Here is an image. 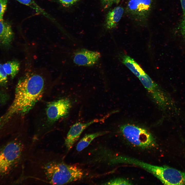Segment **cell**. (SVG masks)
<instances>
[{
  "mask_svg": "<svg viewBox=\"0 0 185 185\" xmlns=\"http://www.w3.org/2000/svg\"><path fill=\"white\" fill-rule=\"evenodd\" d=\"M108 132L107 131L100 132L86 135L78 143L76 146L77 150L78 152L81 151L87 147L95 138Z\"/></svg>",
  "mask_w": 185,
  "mask_h": 185,
  "instance_id": "4fadbf2b",
  "label": "cell"
},
{
  "mask_svg": "<svg viewBox=\"0 0 185 185\" xmlns=\"http://www.w3.org/2000/svg\"><path fill=\"white\" fill-rule=\"evenodd\" d=\"M79 0H58L64 6L68 7L76 4Z\"/></svg>",
  "mask_w": 185,
  "mask_h": 185,
  "instance_id": "7402d4cb",
  "label": "cell"
},
{
  "mask_svg": "<svg viewBox=\"0 0 185 185\" xmlns=\"http://www.w3.org/2000/svg\"><path fill=\"white\" fill-rule=\"evenodd\" d=\"M9 98L8 95L4 91L0 89V103L2 105L5 104Z\"/></svg>",
  "mask_w": 185,
  "mask_h": 185,
  "instance_id": "ffe728a7",
  "label": "cell"
},
{
  "mask_svg": "<svg viewBox=\"0 0 185 185\" xmlns=\"http://www.w3.org/2000/svg\"><path fill=\"white\" fill-rule=\"evenodd\" d=\"M120 130L126 139L136 146L145 148L152 147L155 144V141L153 136L143 128L127 124L122 126Z\"/></svg>",
  "mask_w": 185,
  "mask_h": 185,
  "instance_id": "277c9868",
  "label": "cell"
},
{
  "mask_svg": "<svg viewBox=\"0 0 185 185\" xmlns=\"http://www.w3.org/2000/svg\"><path fill=\"white\" fill-rule=\"evenodd\" d=\"M107 115L103 118L93 120L86 123L77 122L74 124L69 131L65 139L64 145L68 151L70 150L77 142L82 133L88 127L94 123L104 121Z\"/></svg>",
  "mask_w": 185,
  "mask_h": 185,
  "instance_id": "ba28073f",
  "label": "cell"
},
{
  "mask_svg": "<svg viewBox=\"0 0 185 185\" xmlns=\"http://www.w3.org/2000/svg\"><path fill=\"white\" fill-rule=\"evenodd\" d=\"M103 7L105 9L108 8L118 0H100Z\"/></svg>",
  "mask_w": 185,
  "mask_h": 185,
  "instance_id": "44dd1931",
  "label": "cell"
},
{
  "mask_svg": "<svg viewBox=\"0 0 185 185\" xmlns=\"http://www.w3.org/2000/svg\"><path fill=\"white\" fill-rule=\"evenodd\" d=\"M124 9L122 7L118 6L109 11L106 17L105 26L108 30L115 28L121 19L124 12Z\"/></svg>",
  "mask_w": 185,
  "mask_h": 185,
  "instance_id": "30bf717a",
  "label": "cell"
},
{
  "mask_svg": "<svg viewBox=\"0 0 185 185\" xmlns=\"http://www.w3.org/2000/svg\"><path fill=\"white\" fill-rule=\"evenodd\" d=\"M182 10V17L180 25V30L181 34L185 36V0H180Z\"/></svg>",
  "mask_w": 185,
  "mask_h": 185,
  "instance_id": "e0dca14e",
  "label": "cell"
},
{
  "mask_svg": "<svg viewBox=\"0 0 185 185\" xmlns=\"http://www.w3.org/2000/svg\"><path fill=\"white\" fill-rule=\"evenodd\" d=\"M71 107V103L68 99H61L50 102L46 110L48 119L54 122L65 117L69 113Z\"/></svg>",
  "mask_w": 185,
  "mask_h": 185,
  "instance_id": "8992f818",
  "label": "cell"
},
{
  "mask_svg": "<svg viewBox=\"0 0 185 185\" xmlns=\"http://www.w3.org/2000/svg\"><path fill=\"white\" fill-rule=\"evenodd\" d=\"M3 118V115L0 117V124L1 123Z\"/></svg>",
  "mask_w": 185,
  "mask_h": 185,
  "instance_id": "603a6c76",
  "label": "cell"
},
{
  "mask_svg": "<svg viewBox=\"0 0 185 185\" xmlns=\"http://www.w3.org/2000/svg\"><path fill=\"white\" fill-rule=\"evenodd\" d=\"M17 0L20 3L30 7L39 14L45 16L47 14V13L37 4L34 0Z\"/></svg>",
  "mask_w": 185,
  "mask_h": 185,
  "instance_id": "9a60e30c",
  "label": "cell"
},
{
  "mask_svg": "<svg viewBox=\"0 0 185 185\" xmlns=\"http://www.w3.org/2000/svg\"><path fill=\"white\" fill-rule=\"evenodd\" d=\"M84 175L81 169L65 163L60 154L39 150L29 155L21 182L66 184L80 180Z\"/></svg>",
  "mask_w": 185,
  "mask_h": 185,
  "instance_id": "6da1fadb",
  "label": "cell"
},
{
  "mask_svg": "<svg viewBox=\"0 0 185 185\" xmlns=\"http://www.w3.org/2000/svg\"><path fill=\"white\" fill-rule=\"evenodd\" d=\"M152 2V0H129L127 6V12L136 21L143 22L150 13Z\"/></svg>",
  "mask_w": 185,
  "mask_h": 185,
  "instance_id": "5b68a950",
  "label": "cell"
},
{
  "mask_svg": "<svg viewBox=\"0 0 185 185\" xmlns=\"http://www.w3.org/2000/svg\"><path fill=\"white\" fill-rule=\"evenodd\" d=\"M3 68L7 75L13 78L18 73L20 69V64L16 61H8L3 65Z\"/></svg>",
  "mask_w": 185,
  "mask_h": 185,
  "instance_id": "5bb4252c",
  "label": "cell"
},
{
  "mask_svg": "<svg viewBox=\"0 0 185 185\" xmlns=\"http://www.w3.org/2000/svg\"><path fill=\"white\" fill-rule=\"evenodd\" d=\"M121 57L122 63L137 77L145 72L138 63L129 56L123 54Z\"/></svg>",
  "mask_w": 185,
  "mask_h": 185,
  "instance_id": "7c38bea8",
  "label": "cell"
},
{
  "mask_svg": "<svg viewBox=\"0 0 185 185\" xmlns=\"http://www.w3.org/2000/svg\"><path fill=\"white\" fill-rule=\"evenodd\" d=\"M44 81L36 74H28L20 80L16 86L14 99L0 124L3 127L11 117L17 114H26L42 98Z\"/></svg>",
  "mask_w": 185,
  "mask_h": 185,
  "instance_id": "3957f363",
  "label": "cell"
},
{
  "mask_svg": "<svg viewBox=\"0 0 185 185\" xmlns=\"http://www.w3.org/2000/svg\"><path fill=\"white\" fill-rule=\"evenodd\" d=\"M101 56L100 53L98 52L81 49L75 53L73 61L78 65L90 66L96 63Z\"/></svg>",
  "mask_w": 185,
  "mask_h": 185,
  "instance_id": "9c48e42d",
  "label": "cell"
},
{
  "mask_svg": "<svg viewBox=\"0 0 185 185\" xmlns=\"http://www.w3.org/2000/svg\"><path fill=\"white\" fill-rule=\"evenodd\" d=\"M7 81V75L4 70L3 65L0 63V85L5 86Z\"/></svg>",
  "mask_w": 185,
  "mask_h": 185,
  "instance_id": "ac0fdd59",
  "label": "cell"
},
{
  "mask_svg": "<svg viewBox=\"0 0 185 185\" xmlns=\"http://www.w3.org/2000/svg\"><path fill=\"white\" fill-rule=\"evenodd\" d=\"M132 184L128 180L122 178H117L112 179L103 185H131Z\"/></svg>",
  "mask_w": 185,
  "mask_h": 185,
  "instance_id": "2e32d148",
  "label": "cell"
},
{
  "mask_svg": "<svg viewBox=\"0 0 185 185\" xmlns=\"http://www.w3.org/2000/svg\"><path fill=\"white\" fill-rule=\"evenodd\" d=\"M14 36L11 25L6 21L0 20V42L5 46L9 45Z\"/></svg>",
  "mask_w": 185,
  "mask_h": 185,
  "instance_id": "8fae6325",
  "label": "cell"
},
{
  "mask_svg": "<svg viewBox=\"0 0 185 185\" xmlns=\"http://www.w3.org/2000/svg\"><path fill=\"white\" fill-rule=\"evenodd\" d=\"M31 139L18 135L0 143V184L17 183L33 150Z\"/></svg>",
  "mask_w": 185,
  "mask_h": 185,
  "instance_id": "7a4b0ae2",
  "label": "cell"
},
{
  "mask_svg": "<svg viewBox=\"0 0 185 185\" xmlns=\"http://www.w3.org/2000/svg\"><path fill=\"white\" fill-rule=\"evenodd\" d=\"M138 78L156 104L161 108L164 107L167 104V100L158 85L145 72Z\"/></svg>",
  "mask_w": 185,
  "mask_h": 185,
  "instance_id": "52a82bcc",
  "label": "cell"
},
{
  "mask_svg": "<svg viewBox=\"0 0 185 185\" xmlns=\"http://www.w3.org/2000/svg\"><path fill=\"white\" fill-rule=\"evenodd\" d=\"M8 0H0V20H3L4 13L6 11Z\"/></svg>",
  "mask_w": 185,
  "mask_h": 185,
  "instance_id": "d6986e66",
  "label": "cell"
}]
</instances>
